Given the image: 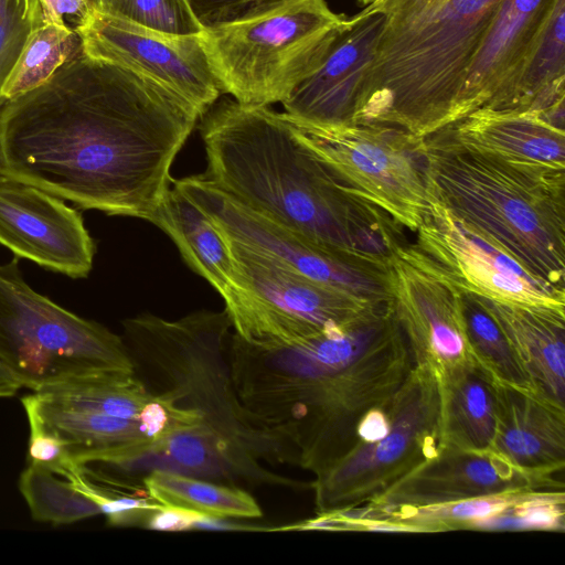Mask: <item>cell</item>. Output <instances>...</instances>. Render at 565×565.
Instances as JSON below:
<instances>
[{
  "mask_svg": "<svg viewBox=\"0 0 565 565\" xmlns=\"http://www.w3.org/2000/svg\"><path fill=\"white\" fill-rule=\"evenodd\" d=\"M200 114L83 50L0 107V172L84 210L150 222Z\"/></svg>",
  "mask_w": 565,
  "mask_h": 565,
  "instance_id": "obj_1",
  "label": "cell"
},
{
  "mask_svg": "<svg viewBox=\"0 0 565 565\" xmlns=\"http://www.w3.org/2000/svg\"><path fill=\"white\" fill-rule=\"evenodd\" d=\"M228 361L243 405L321 477L358 445V428L387 405L415 361L391 303L294 347L252 344L231 334Z\"/></svg>",
  "mask_w": 565,
  "mask_h": 565,
  "instance_id": "obj_2",
  "label": "cell"
},
{
  "mask_svg": "<svg viewBox=\"0 0 565 565\" xmlns=\"http://www.w3.org/2000/svg\"><path fill=\"white\" fill-rule=\"evenodd\" d=\"M124 342L137 376L156 395L194 411L199 427L159 440L160 467L218 483L306 488L266 469L298 465L296 450L241 402L228 361L232 323L225 310H199L175 320L142 313L122 321Z\"/></svg>",
  "mask_w": 565,
  "mask_h": 565,
  "instance_id": "obj_3",
  "label": "cell"
},
{
  "mask_svg": "<svg viewBox=\"0 0 565 565\" xmlns=\"http://www.w3.org/2000/svg\"><path fill=\"white\" fill-rule=\"evenodd\" d=\"M203 175L235 201L317 243L388 258L403 227L362 200L269 106L215 102L200 117Z\"/></svg>",
  "mask_w": 565,
  "mask_h": 565,
  "instance_id": "obj_4",
  "label": "cell"
},
{
  "mask_svg": "<svg viewBox=\"0 0 565 565\" xmlns=\"http://www.w3.org/2000/svg\"><path fill=\"white\" fill-rule=\"evenodd\" d=\"M501 0H377L384 25L353 122L420 138L450 126L470 62Z\"/></svg>",
  "mask_w": 565,
  "mask_h": 565,
  "instance_id": "obj_5",
  "label": "cell"
},
{
  "mask_svg": "<svg viewBox=\"0 0 565 565\" xmlns=\"http://www.w3.org/2000/svg\"><path fill=\"white\" fill-rule=\"evenodd\" d=\"M424 140L429 203L565 291V166L470 147L441 132Z\"/></svg>",
  "mask_w": 565,
  "mask_h": 565,
  "instance_id": "obj_6",
  "label": "cell"
},
{
  "mask_svg": "<svg viewBox=\"0 0 565 565\" xmlns=\"http://www.w3.org/2000/svg\"><path fill=\"white\" fill-rule=\"evenodd\" d=\"M350 23L326 0H289L199 35L223 93L243 105L269 106L322 65Z\"/></svg>",
  "mask_w": 565,
  "mask_h": 565,
  "instance_id": "obj_7",
  "label": "cell"
},
{
  "mask_svg": "<svg viewBox=\"0 0 565 565\" xmlns=\"http://www.w3.org/2000/svg\"><path fill=\"white\" fill-rule=\"evenodd\" d=\"M0 364L33 392L87 375L135 372L122 337L33 290L17 258L0 264Z\"/></svg>",
  "mask_w": 565,
  "mask_h": 565,
  "instance_id": "obj_8",
  "label": "cell"
},
{
  "mask_svg": "<svg viewBox=\"0 0 565 565\" xmlns=\"http://www.w3.org/2000/svg\"><path fill=\"white\" fill-rule=\"evenodd\" d=\"M223 237L231 250L234 275L221 297L234 332L248 343L298 345L386 305L312 280L270 256Z\"/></svg>",
  "mask_w": 565,
  "mask_h": 565,
  "instance_id": "obj_9",
  "label": "cell"
},
{
  "mask_svg": "<svg viewBox=\"0 0 565 565\" xmlns=\"http://www.w3.org/2000/svg\"><path fill=\"white\" fill-rule=\"evenodd\" d=\"M282 116L347 188L396 224L416 232L430 215L423 138L377 124L320 126Z\"/></svg>",
  "mask_w": 565,
  "mask_h": 565,
  "instance_id": "obj_10",
  "label": "cell"
},
{
  "mask_svg": "<svg viewBox=\"0 0 565 565\" xmlns=\"http://www.w3.org/2000/svg\"><path fill=\"white\" fill-rule=\"evenodd\" d=\"M439 449L438 377L426 366H415L396 393L387 434L355 446L311 482L317 513L374 501Z\"/></svg>",
  "mask_w": 565,
  "mask_h": 565,
  "instance_id": "obj_11",
  "label": "cell"
},
{
  "mask_svg": "<svg viewBox=\"0 0 565 565\" xmlns=\"http://www.w3.org/2000/svg\"><path fill=\"white\" fill-rule=\"evenodd\" d=\"M223 236L270 256L301 275L374 303H387L388 258L317 243L252 211L203 174L172 181Z\"/></svg>",
  "mask_w": 565,
  "mask_h": 565,
  "instance_id": "obj_12",
  "label": "cell"
},
{
  "mask_svg": "<svg viewBox=\"0 0 565 565\" xmlns=\"http://www.w3.org/2000/svg\"><path fill=\"white\" fill-rule=\"evenodd\" d=\"M390 303L413 353L415 366L437 377L472 360L457 282L415 243L388 256Z\"/></svg>",
  "mask_w": 565,
  "mask_h": 565,
  "instance_id": "obj_13",
  "label": "cell"
},
{
  "mask_svg": "<svg viewBox=\"0 0 565 565\" xmlns=\"http://www.w3.org/2000/svg\"><path fill=\"white\" fill-rule=\"evenodd\" d=\"M75 30L86 55L154 81L186 100L200 116L224 94L199 34L153 30L93 6Z\"/></svg>",
  "mask_w": 565,
  "mask_h": 565,
  "instance_id": "obj_14",
  "label": "cell"
},
{
  "mask_svg": "<svg viewBox=\"0 0 565 565\" xmlns=\"http://www.w3.org/2000/svg\"><path fill=\"white\" fill-rule=\"evenodd\" d=\"M0 244L17 257L72 278L92 270L95 244L64 200L0 172Z\"/></svg>",
  "mask_w": 565,
  "mask_h": 565,
  "instance_id": "obj_15",
  "label": "cell"
},
{
  "mask_svg": "<svg viewBox=\"0 0 565 565\" xmlns=\"http://www.w3.org/2000/svg\"><path fill=\"white\" fill-rule=\"evenodd\" d=\"M557 1L501 0L470 62L454 124L479 109L514 110L523 74Z\"/></svg>",
  "mask_w": 565,
  "mask_h": 565,
  "instance_id": "obj_16",
  "label": "cell"
},
{
  "mask_svg": "<svg viewBox=\"0 0 565 565\" xmlns=\"http://www.w3.org/2000/svg\"><path fill=\"white\" fill-rule=\"evenodd\" d=\"M466 291L492 300L565 307V291L537 279L508 254L430 203L414 242Z\"/></svg>",
  "mask_w": 565,
  "mask_h": 565,
  "instance_id": "obj_17",
  "label": "cell"
},
{
  "mask_svg": "<svg viewBox=\"0 0 565 565\" xmlns=\"http://www.w3.org/2000/svg\"><path fill=\"white\" fill-rule=\"evenodd\" d=\"M537 489H564V482L523 472L491 450L472 452L440 448L436 457L367 504L384 509L420 508Z\"/></svg>",
  "mask_w": 565,
  "mask_h": 565,
  "instance_id": "obj_18",
  "label": "cell"
},
{
  "mask_svg": "<svg viewBox=\"0 0 565 565\" xmlns=\"http://www.w3.org/2000/svg\"><path fill=\"white\" fill-rule=\"evenodd\" d=\"M384 25L380 12L351 17L322 65L281 104L291 118L320 126L352 122L362 78Z\"/></svg>",
  "mask_w": 565,
  "mask_h": 565,
  "instance_id": "obj_19",
  "label": "cell"
},
{
  "mask_svg": "<svg viewBox=\"0 0 565 565\" xmlns=\"http://www.w3.org/2000/svg\"><path fill=\"white\" fill-rule=\"evenodd\" d=\"M70 450L76 465H120L145 457L162 438L180 431L158 420L128 419L50 403L34 392L21 399Z\"/></svg>",
  "mask_w": 565,
  "mask_h": 565,
  "instance_id": "obj_20",
  "label": "cell"
},
{
  "mask_svg": "<svg viewBox=\"0 0 565 565\" xmlns=\"http://www.w3.org/2000/svg\"><path fill=\"white\" fill-rule=\"evenodd\" d=\"M490 450L523 472L554 477L565 467V408L533 392L497 383Z\"/></svg>",
  "mask_w": 565,
  "mask_h": 565,
  "instance_id": "obj_21",
  "label": "cell"
},
{
  "mask_svg": "<svg viewBox=\"0 0 565 565\" xmlns=\"http://www.w3.org/2000/svg\"><path fill=\"white\" fill-rule=\"evenodd\" d=\"M478 297L504 333L534 393L565 408V307Z\"/></svg>",
  "mask_w": 565,
  "mask_h": 565,
  "instance_id": "obj_22",
  "label": "cell"
},
{
  "mask_svg": "<svg viewBox=\"0 0 565 565\" xmlns=\"http://www.w3.org/2000/svg\"><path fill=\"white\" fill-rule=\"evenodd\" d=\"M439 447L490 451L497 426V383L473 360L438 377Z\"/></svg>",
  "mask_w": 565,
  "mask_h": 565,
  "instance_id": "obj_23",
  "label": "cell"
},
{
  "mask_svg": "<svg viewBox=\"0 0 565 565\" xmlns=\"http://www.w3.org/2000/svg\"><path fill=\"white\" fill-rule=\"evenodd\" d=\"M470 147L565 166V131L540 114L479 109L437 131Z\"/></svg>",
  "mask_w": 565,
  "mask_h": 565,
  "instance_id": "obj_24",
  "label": "cell"
},
{
  "mask_svg": "<svg viewBox=\"0 0 565 565\" xmlns=\"http://www.w3.org/2000/svg\"><path fill=\"white\" fill-rule=\"evenodd\" d=\"M150 223L174 242L188 266L220 295L230 287L234 275L230 247L213 222L183 192L170 188Z\"/></svg>",
  "mask_w": 565,
  "mask_h": 565,
  "instance_id": "obj_25",
  "label": "cell"
},
{
  "mask_svg": "<svg viewBox=\"0 0 565 565\" xmlns=\"http://www.w3.org/2000/svg\"><path fill=\"white\" fill-rule=\"evenodd\" d=\"M147 493L158 503L193 511L207 519H255L263 515L245 490L203 478L153 469L143 479Z\"/></svg>",
  "mask_w": 565,
  "mask_h": 565,
  "instance_id": "obj_26",
  "label": "cell"
},
{
  "mask_svg": "<svg viewBox=\"0 0 565 565\" xmlns=\"http://www.w3.org/2000/svg\"><path fill=\"white\" fill-rule=\"evenodd\" d=\"M82 50L76 30L58 13H49L30 33L2 87L3 98L11 99L43 84Z\"/></svg>",
  "mask_w": 565,
  "mask_h": 565,
  "instance_id": "obj_27",
  "label": "cell"
},
{
  "mask_svg": "<svg viewBox=\"0 0 565 565\" xmlns=\"http://www.w3.org/2000/svg\"><path fill=\"white\" fill-rule=\"evenodd\" d=\"M462 308L466 339L475 363L497 383L534 393L504 333L479 297L462 290Z\"/></svg>",
  "mask_w": 565,
  "mask_h": 565,
  "instance_id": "obj_28",
  "label": "cell"
},
{
  "mask_svg": "<svg viewBox=\"0 0 565 565\" xmlns=\"http://www.w3.org/2000/svg\"><path fill=\"white\" fill-rule=\"evenodd\" d=\"M19 489L38 521L61 525L100 514L97 504L66 478L35 463L22 471Z\"/></svg>",
  "mask_w": 565,
  "mask_h": 565,
  "instance_id": "obj_29",
  "label": "cell"
},
{
  "mask_svg": "<svg viewBox=\"0 0 565 565\" xmlns=\"http://www.w3.org/2000/svg\"><path fill=\"white\" fill-rule=\"evenodd\" d=\"M565 527L564 489H537L527 491L514 505L482 520L470 530H539L559 531Z\"/></svg>",
  "mask_w": 565,
  "mask_h": 565,
  "instance_id": "obj_30",
  "label": "cell"
},
{
  "mask_svg": "<svg viewBox=\"0 0 565 565\" xmlns=\"http://www.w3.org/2000/svg\"><path fill=\"white\" fill-rule=\"evenodd\" d=\"M98 11L153 30L199 34L203 28L186 0H89Z\"/></svg>",
  "mask_w": 565,
  "mask_h": 565,
  "instance_id": "obj_31",
  "label": "cell"
},
{
  "mask_svg": "<svg viewBox=\"0 0 565 565\" xmlns=\"http://www.w3.org/2000/svg\"><path fill=\"white\" fill-rule=\"evenodd\" d=\"M51 12L47 0H0V107L2 87L30 33Z\"/></svg>",
  "mask_w": 565,
  "mask_h": 565,
  "instance_id": "obj_32",
  "label": "cell"
},
{
  "mask_svg": "<svg viewBox=\"0 0 565 565\" xmlns=\"http://www.w3.org/2000/svg\"><path fill=\"white\" fill-rule=\"evenodd\" d=\"M22 404L30 424L28 462L63 477L76 465L70 450L62 439L44 425L31 405Z\"/></svg>",
  "mask_w": 565,
  "mask_h": 565,
  "instance_id": "obj_33",
  "label": "cell"
},
{
  "mask_svg": "<svg viewBox=\"0 0 565 565\" xmlns=\"http://www.w3.org/2000/svg\"><path fill=\"white\" fill-rule=\"evenodd\" d=\"M255 0H186L203 29L243 18Z\"/></svg>",
  "mask_w": 565,
  "mask_h": 565,
  "instance_id": "obj_34",
  "label": "cell"
},
{
  "mask_svg": "<svg viewBox=\"0 0 565 565\" xmlns=\"http://www.w3.org/2000/svg\"><path fill=\"white\" fill-rule=\"evenodd\" d=\"M206 519L193 511L162 505L149 514L143 525L156 531H186L198 527Z\"/></svg>",
  "mask_w": 565,
  "mask_h": 565,
  "instance_id": "obj_35",
  "label": "cell"
},
{
  "mask_svg": "<svg viewBox=\"0 0 565 565\" xmlns=\"http://www.w3.org/2000/svg\"><path fill=\"white\" fill-rule=\"evenodd\" d=\"M56 13H58L66 22L72 21L73 29L87 17L92 10L89 0H47Z\"/></svg>",
  "mask_w": 565,
  "mask_h": 565,
  "instance_id": "obj_36",
  "label": "cell"
},
{
  "mask_svg": "<svg viewBox=\"0 0 565 565\" xmlns=\"http://www.w3.org/2000/svg\"><path fill=\"white\" fill-rule=\"evenodd\" d=\"M21 388L14 377L0 364V397L13 396Z\"/></svg>",
  "mask_w": 565,
  "mask_h": 565,
  "instance_id": "obj_37",
  "label": "cell"
},
{
  "mask_svg": "<svg viewBox=\"0 0 565 565\" xmlns=\"http://www.w3.org/2000/svg\"><path fill=\"white\" fill-rule=\"evenodd\" d=\"M287 1H289V0H256V1H254L250 9L244 17L267 10L271 7H276V6L287 2Z\"/></svg>",
  "mask_w": 565,
  "mask_h": 565,
  "instance_id": "obj_38",
  "label": "cell"
},
{
  "mask_svg": "<svg viewBox=\"0 0 565 565\" xmlns=\"http://www.w3.org/2000/svg\"><path fill=\"white\" fill-rule=\"evenodd\" d=\"M359 3L361 4H364V6H369V4H372L374 3L375 1L377 0H356Z\"/></svg>",
  "mask_w": 565,
  "mask_h": 565,
  "instance_id": "obj_39",
  "label": "cell"
},
{
  "mask_svg": "<svg viewBox=\"0 0 565 565\" xmlns=\"http://www.w3.org/2000/svg\"><path fill=\"white\" fill-rule=\"evenodd\" d=\"M256 1V0H255ZM254 3V2H253Z\"/></svg>",
  "mask_w": 565,
  "mask_h": 565,
  "instance_id": "obj_40",
  "label": "cell"
}]
</instances>
